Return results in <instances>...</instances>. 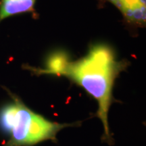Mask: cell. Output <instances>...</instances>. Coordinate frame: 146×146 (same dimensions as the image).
Listing matches in <instances>:
<instances>
[{
	"label": "cell",
	"mask_w": 146,
	"mask_h": 146,
	"mask_svg": "<svg viewBox=\"0 0 146 146\" xmlns=\"http://www.w3.org/2000/svg\"><path fill=\"white\" fill-rule=\"evenodd\" d=\"M120 11L129 23L142 27L146 21V0H106Z\"/></svg>",
	"instance_id": "cell-3"
},
{
	"label": "cell",
	"mask_w": 146,
	"mask_h": 146,
	"mask_svg": "<svg viewBox=\"0 0 146 146\" xmlns=\"http://www.w3.org/2000/svg\"><path fill=\"white\" fill-rule=\"evenodd\" d=\"M74 125L49 120L15 96L13 102L0 110V129L10 137L3 146H33L48 140L56 141L62 129Z\"/></svg>",
	"instance_id": "cell-2"
},
{
	"label": "cell",
	"mask_w": 146,
	"mask_h": 146,
	"mask_svg": "<svg viewBox=\"0 0 146 146\" xmlns=\"http://www.w3.org/2000/svg\"><path fill=\"white\" fill-rule=\"evenodd\" d=\"M118 61L110 47L97 44L85 56L71 62L66 53L60 51L50 66V74L64 76L85 89L98 104L96 116L104 126V140L111 144L112 135L108 125V113L112 103V89L115 80L127 66Z\"/></svg>",
	"instance_id": "cell-1"
},
{
	"label": "cell",
	"mask_w": 146,
	"mask_h": 146,
	"mask_svg": "<svg viewBox=\"0 0 146 146\" xmlns=\"http://www.w3.org/2000/svg\"><path fill=\"white\" fill-rule=\"evenodd\" d=\"M36 0H0V23L6 18L33 12Z\"/></svg>",
	"instance_id": "cell-4"
}]
</instances>
